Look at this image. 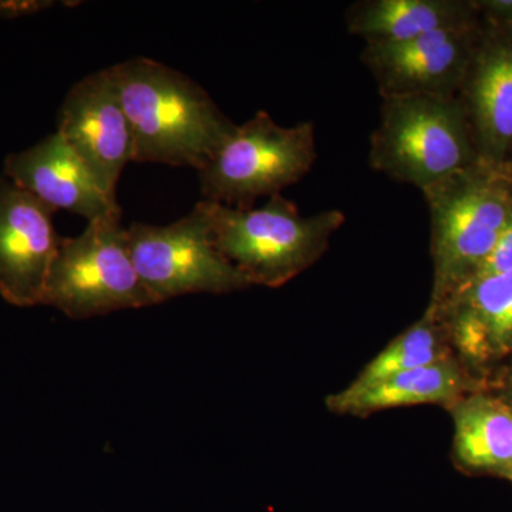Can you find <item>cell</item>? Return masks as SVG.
<instances>
[{
    "label": "cell",
    "instance_id": "obj_4",
    "mask_svg": "<svg viewBox=\"0 0 512 512\" xmlns=\"http://www.w3.org/2000/svg\"><path fill=\"white\" fill-rule=\"evenodd\" d=\"M494 168L480 161L421 192L430 212V305L446 301L466 284L511 218L512 187Z\"/></svg>",
    "mask_w": 512,
    "mask_h": 512
},
{
    "label": "cell",
    "instance_id": "obj_7",
    "mask_svg": "<svg viewBox=\"0 0 512 512\" xmlns=\"http://www.w3.org/2000/svg\"><path fill=\"white\" fill-rule=\"evenodd\" d=\"M126 231L138 276L156 305L190 293H228L251 286L215 245L202 201L173 224L134 222Z\"/></svg>",
    "mask_w": 512,
    "mask_h": 512
},
{
    "label": "cell",
    "instance_id": "obj_12",
    "mask_svg": "<svg viewBox=\"0 0 512 512\" xmlns=\"http://www.w3.org/2000/svg\"><path fill=\"white\" fill-rule=\"evenodd\" d=\"M3 173L55 211H70L89 222L121 215L117 201L100 190L86 165L59 133L28 150L9 154Z\"/></svg>",
    "mask_w": 512,
    "mask_h": 512
},
{
    "label": "cell",
    "instance_id": "obj_8",
    "mask_svg": "<svg viewBox=\"0 0 512 512\" xmlns=\"http://www.w3.org/2000/svg\"><path fill=\"white\" fill-rule=\"evenodd\" d=\"M477 37L474 22L436 30L396 45H365L360 59L375 79L382 99H457Z\"/></svg>",
    "mask_w": 512,
    "mask_h": 512
},
{
    "label": "cell",
    "instance_id": "obj_1",
    "mask_svg": "<svg viewBox=\"0 0 512 512\" xmlns=\"http://www.w3.org/2000/svg\"><path fill=\"white\" fill-rule=\"evenodd\" d=\"M130 121L134 161L200 171L237 124L187 74L148 57L107 67Z\"/></svg>",
    "mask_w": 512,
    "mask_h": 512
},
{
    "label": "cell",
    "instance_id": "obj_3",
    "mask_svg": "<svg viewBox=\"0 0 512 512\" xmlns=\"http://www.w3.org/2000/svg\"><path fill=\"white\" fill-rule=\"evenodd\" d=\"M202 202L221 254L249 284L272 288L286 284L318 261L346 221L339 210L303 217L282 194L269 198L264 207L249 210Z\"/></svg>",
    "mask_w": 512,
    "mask_h": 512
},
{
    "label": "cell",
    "instance_id": "obj_17",
    "mask_svg": "<svg viewBox=\"0 0 512 512\" xmlns=\"http://www.w3.org/2000/svg\"><path fill=\"white\" fill-rule=\"evenodd\" d=\"M446 330L433 309H427L419 322L397 336L362 370L352 387H365L409 370L451 359Z\"/></svg>",
    "mask_w": 512,
    "mask_h": 512
},
{
    "label": "cell",
    "instance_id": "obj_14",
    "mask_svg": "<svg viewBox=\"0 0 512 512\" xmlns=\"http://www.w3.org/2000/svg\"><path fill=\"white\" fill-rule=\"evenodd\" d=\"M474 22L473 6L454 0H360L345 13L346 30L365 45H396Z\"/></svg>",
    "mask_w": 512,
    "mask_h": 512
},
{
    "label": "cell",
    "instance_id": "obj_21",
    "mask_svg": "<svg viewBox=\"0 0 512 512\" xmlns=\"http://www.w3.org/2000/svg\"><path fill=\"white\" fill-rule=\"evenodd\" d=\"M501 477L505 478V480L511 481L512 483V466L508 468V470L505 471V473Z\"/></svg>",
    "mask_w": 512,
    "mask_h": 512
},
{
    "label": "cell",
    "instance_id": "obj_2",
    "mask_svg": "<svg viewBox=\"0 0 512 512\" xmlns=\"http://www.w3.org/2000/svg\"><path fill=\"white\" fill-rule=\"evenodd\" d=\"M477 163L473 128L460 100L382 99L369 148V164L377 173L424 192Z\"/></svg>",
    "mask_w": 512,
    "mask_h": 512
},
{
    "label": "cell",
    "instance_id": "obj_6",
    "mask_svg": "<svg viewBox=\"0 0 512 512\" xmlns=\"http://www.w3.org/2000/svg\"><path fill=\"white\" fill-rule=\"evenodd\" d=\"M121 215L90 221L74 238H63L47 278L43 305L72 319L156 305L141 282Z\"/></svg>",
    "mask_w": 512,
    "mask_h": 512
},
{
    "label": "cell",
    "instance_id": "obj_16",
    "mask_svg": "<svg viewBox=\"0 0 512 512\" xmlns=\"http://www.w3.org/2000/svg\"><path fill=\"white\" fill-rule=\"evenodd\" d=\"M454 456L476 473L503 476L512 466V403L503 396L476 393L451 404Z\"/></svg>",
    "mask_w": 512,
    "mask_h": 512
},
{
    "label": "cell",
    "instance_id": "obj_20",
    "mask_svg": "<svg viewBox=\"0 0 512 512\" xmlns=\"http://www.w3.org/2000/svg\"><path fill=\"white\" fill-rule=\"evenodd\" d=\"M503 397L512 403V366L505 370L503 379L500 380Z\"/></svg>",
    "mask_w": 512,
    "mask_h": 512
},
{
    "label": "cell",
    "instance_id": "obj_18",
    "mask_svg": "<svg viewBox=\"0 0 512 512\" xmlns=\"http://www.w3.org/2000/svg\"><path fill=\"white\" fill-rule=\"evenodd\" d=\"M508 271H512V215L503 231H501L500 237L495 242L490 254L478 265V268L467 282L485 278V276L504 274Z\"/></svg>",
    "mask_w": 512,
    "mask_h": 512
},
{
    "label": "cell",
    "instance_id": "obj_11",
    "mask_svg": "<svg viewBox=\"0 0 512 512\" xmlns=\"http://www.w3.org/2000/svg\"><path fill=\"white\" fill-rule=\"evenodd\" d=\"M473 128L480 161L493 167L512 151V35L478 32L457 97Z\"/></svg>",
    "mask_w": 512,
    "mask_h": 512
},
{
    "label": "cell",
    "instance_id": "obj_15",
    "mask_svg": "<svg viewBox=\"0 0 512 512\" xmlns=\"http://www.w3.org/2000/svg\"><path fill=\"white\" fill-rule=\"evenodd\" d=\"M468 384L460 366L453 359L409 370L369 384L348 386L332 394L328 407L336 413L362 414L421 406V404H453L466 393Z\"/></svg>",
    "mask_w": 512,
    "mask_h": 512
},
{
    "label": "cell",
    "instance_id": "obj_13",
    "mask_svg": "<svg viewBox=\"0 0 512 512\" xmlns=\"http://www.w3.org/2000/svg\"><path fill=\"white\" fill-rule=\"evenodd\" d=\"M429 308L470 362L483 365L512 352V271L467 282Z\"/></svg>",
    "mask_w": 512,
    "mask_h": 512
},
{
    "label": "cell",
    "instance_id": "obj_5",
    "mask_svg": "<svg viewBox=\"0 0 512 512\" xmlns=\"http://www.w3.org/2000/svg\"><path fill=\"white\" fill-rule=\"evenodd\" d=\"M318 160L315 124L282 127L265 111L235 128L198 171L205 201L249 210L256 198L274 197L311 173Z\"/></svg>",
    "mask_w": 512,
    "mask_h": 512
},
{
    "label": "cell",
    "instance_id": "obj_10",
    "mask_svg": "<svg viewBox=\"0 0 512 512\" xmlns=\"http://www.w3.org/2000/svg\"><path fill=\"white\" fill-rule=\"evenodd\" d=\"M57 211L0 177V295L19 308L43 305L62 237Z\"/></svg>",
    "mask_w": 512,
    "mask_h": 512
},
{
    "label": "cell",
    "instance_id": "obj_19",
    "mask_svg": "<svg viewBox=\"0 0 512 512\" xmlns=\"http://www.w3.org/2000/svg\"><path fill=\"white\" fill-rule=\"evenodd\" d=\"M55 6L52 0H0V16L2 18H20L33 15Z\"/></svg>",
    "mask_w": 512,
    "mask_h": 512
},
{
    "label": "cell",
    "instance_id": "obj_9",
    "mask_svg": "<svg viewBox=\"0 0 512 512\" xmlns=\"http://www.w3.org/2000/svg\"><path fill=\"white\" fill-rule=\"evenodd\" d=\"M107 197L116 200L121 173L134 161V138L109 69L87 74L67 93L57 131Z\"/></svg>",
    "mask_w": 512,
    "mask_h": 512
}]
</instances>
